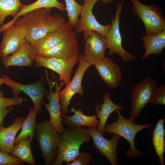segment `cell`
<instances>
[{
	"label": "cell",
	"instance_id": "cell-29",
	"mask_svg": "<svg viewBox=\"0 0 165 165\" xmlns=\"http://www.w3.org/2000/svg\"><path fill=\"white\" fill-rule=\"evenodd\" d=\"M65 10L68 17V21L72 28H75L79 21V16L81 12L82 5L75 0H64Z\"/></svg>",
	"mask_w": 165,
	"mask_h": 165
},
{
	"label": "cell",
	"instance_id": "cell-37",
	"mask_svg": "<svg viewBox=\"0 0 165 165\" xmlns=\"http://www.w3.org/2000/svg\"><path fill=\"white\" fill-rule=\"evenodd\" d=\"M84 0V1H85L86 0Z\"/></svg>",
	"mask_w": 165,
	"mask_h": 165
},
{
	"label": "cell",
	"instance_id": "cell-12",
	"mask_svg": "<svg viewBox=\"0 0 165 165\" xmlns=\"http://www.w3.org/2000/svg\"><path fill=\"white\" fill-rule=\"evenodd\" d=\"M83 35L85 42L83 58L91 66L94 65L105 57L108 48L106 38L93 31L83 32Z\"/></svg>",
	"mask_w": 165,
	"mask_h": 165
},
{
	"label": "cell",
	"instance_id": "cell-8",
	"mask_svg": "<svg viewBox=\"0 0 165 165\" xmlns=\"http://www.w3.org/2000/svg\"><path fill=\"white\" fill-rule=\"evenodd\" d=\"M46 79L50 88L49 93L46 92V96L49 100L48 104L45 103L44 100L42 103L46 108L50 117V121L59 134L63 132L64 128L62 121L61 109L60 104L59 95L60 89L64 84L61 82L59 85L55 79L54 75H52L54 82L49 78L47 72L45 70Z\"/></svg>",
	"mask_w": 165,
	"mask_h": 165
},
{
	"label": "cell",
	"instance_id": "cell-32",
	"mask_svg": "<svg viewBox=\"0 0 165 165\" xmlns=\"http://www.w3.org/2000/svg\"><path fill=\"white\" fill-rule=\"evenodd\" d=\"M24 97L18 96L13 98H6L0 96V109L16 105H21L25 100Z\"/></svg>",
	"mask_w": 165,
	"mask_h": 165
},
{
	"label": "cell",
	"instance_id": "cell-14",
	"mask_svg": "<svg viewBox=\"0 0 165 165\" xmlns=\"http://www.w3.org/2000/svg\"><path fill=\"white\" fill-rule=\"evenodd\" d=\"M93 145L97 152L100 153L109 161L112 165H118L116 149L121 137L114 134L112 138L108 140L105 138L97 127H88Z\"/></svg>",
	"mask_w": 165,
	"mask_h": 165
},
{
	"label": "cell",
	"instance_id": "cell-24",
	"mask_svg": "<svg viewBox=\"0 0 165 165\" xmlns=\"http://www.w3.org/2000/svg\"><path fill=\"white\" fill-rule=\"evenodd\" d=\"M56 8L60 11L64 12L65 10V6L57 0H37L28 5L24 4L17 14L10 21L7 23L9 26L13 24L16 20L19 17L27 13L39 9Z\"/></svg>",
	"mask_w": 165,
	"mask_h": 165
},
{
	"label": "cell",
	"instance_id": "cell-22",
	"mask_svg": "<svg viewBox=\"0 0 165 165\" xmlns=\"http://www.w3.org/2000/svg\"><path fill=\"white\" fill-rule=\"evenodd\" d=\"M103 98V102L101 104L97 103L95 109L96 115L98 118L99 121L97 129L103 135L104 134V126L111 114L117 109H124L122 106L116 105L112 101L108 93H106L104 94Z\"/></svg>",
	"mask_w": 165,
	"mask_h": 165
},
{
	"label": "cell",
	"instance_id": "cell-17",
	"mask_svg": "<svg viewBox=\"0 0 165 165\" xmlns=\"http://www.w3.org/2000/svg\"><path fill=\"white\" fill-rule=\"evenodd\" d=\"M94 65L100 76L110 88L118 87L122 79L119 66L110 58L105 57Z\"/></svg>",
	"mask_w": 165,
	"mask_h": 165
},
{
	"label": "cell",
	"instance_id": "cell-15",
	"mask_svg": "<svg viewBox=\"0 0 165 165\" xmlns=\"http://www.w3.org/2000/svg\"><path fill=\"white\" fill-rule=\"evenodd\" d=\"M26 35L24 28L13 24L5 29L0 44V57L4 58L17 51L26 40Z\"/></svg>",
	"mask_w": 165,
	"mask_h": 165
},
{
	"label": "cell",
	"instance_id": "cell-18",
	"mask_svg": "<svg viewBox=\"0 0 165 165\" xmlns=\"http://www.w3.org/2000/svg\"><path fill=\"white\" fill-rule=\"evenodd\" d=\"M37 54L31 44L26 40L20 48L10 56L2 59L6 68L13 66L32 68Z\"/></svg>",
	"mask_w": 165,
	"mask_h": 165
},
{
	"label": "cell",
	"instance_id": "cell-11",
	"mask_svg": "<svg viewBox=\"0 0 165 165\" xmlns=\"http://www.w3.org/2000/svg\"><path fill=\"white\" fill-rule=\"evenodd\" d=\"M76 34L72 31L56 46L37 55L58 58L67 62L78 61L79 47Z\"/></svg>",
	"mask_w": 165,
	"mask_h": 165
},
{
	"label": "cell",
	"instance_id": "cell-5",
	"mask_svg": "<svg viewBox=\"0 0 165 165\" xmlns=\"http://www.w3.org/2000/svg\"><path fill=\"white\" fill-rule=\"evenodd\" d=\"M132 12L143 21L146 35H153L165 29V18L160 8L151 4L145 5L139 0H130Z\"/></svg>",
	"mask_w": 165,
	"mask_h": 165
},
{
	"label": "cell",
	"instance_id": "cell-21",
	"mask_svg": "<svg viewBox=\"0 0 165 165\" xmlns=\"http://www.w3.org/2000/svg\"><path fill=\"white\" fill-rule=\"evenodd\" d=\"M141 39L145 51L139 59H145L152 54L156 55L162 54L165 46V29L154 35H143Z\"/></svg>",
	"mask_w": 165,
	"mask_h": 165
},
{
	"label": "cell",
	"instance_id": "cell-1",
	"mask_svg": "<svg viewBox=\"0 0 165 165\" xmlns=\"http://www.w3.org/2000/svg\"><path fill=\"white\" fill-rule=\"evenodd\" d=\"M66 22L59 13L52 14L51 9L43 8L19 17L13 24L25 30L26 39L32 45L47 34L59 29Z\"/></svg>",
	"mask_w": 165,
	"mask_h": 165
},
{
	"label": "cell",
	"instance_id": "cell-19",
	"mask_svg": "<svg viewBox=\"0 0 165 165\" xmlns=\"http://www.w3.org/2000/svg\"><path fill=\"white\" fill-rule=\"evenodd\" d=\"M72 31L67 21L59 29L47 34L31 45L38 55L56 46Z\"/></svg>",
	"mask_w": 165,
	"mask_h": 165
},
{
	"label": "cell",
	"instance_id": "cell-4",
	"mask_svg": "<svg viewBox=\"0 0 165 165\" xmlns=\"http://www.w3.org/2000/svg\"><path fill=\"white\" fill-rule=\"evenodd\" d=\"M35 137L45 165H53L57 156L60 139L58 133L50 120L37 123Z\"/></svg>",
	"mask_w": 165,
	"mask_h": 165
},
{
	"label": "cell",
	"instance_id": "cell-25",
	"mask_svg": "<svg viewBox=\"0 0 165 165\" xmlns=\"http://www.w3.org/2000/svg\"><path fill=\"white\" fill-rule=\"evenodd\" d=\"M164 119L160 118L153 131L152 144L161 165H164V154L165 151V130L164 126Z\"/></svg>",
	"mask_w": 165,
	"mask_h": 165
},
{
	"label": "cell",
	"instance_id": "cell-33",
	"mask_svg": "<svg viewBox=\"0 0 165 165\" xmlns=\"http://www.w3.org/2000/svg\"><path fill=\"white\" fill-rule=\"evenodd\" d=\"M92 159L90 154L80 152L73 160L67 165H88Z\"/></svg>",
	"mask_w": 165,
	"mask_h": 165
},
{
	"label": "cell",
	"instance_id": "cell-3",
	"mask_svg": "<svg viewBox=\"0 0 165 165\" xmlns=\"http://www.w3.org/2000/svg\"><path fill=\"white\" fill-rule=\"evenodd\" d=\"M116 111L118 115L116 121L111 124H105L104 132L117 134L127 141L130 147L125 153L126 157L132 159L142 157L144 156V153L135 148V136L138 132L143 129L152 128V124L149 123L136 124L134 120L124 117L122 115L120 110L117 109Z\"/></svg>",
	"mask_w": 165,
	"mask_h": 165
},
{
	"label": "cell",
	"instance_id": "cell-7",
	"mask_svg": "<svg viewBox=\"0 0 165 165\" xmlns=\"http://www.w3.org/2000/svg\"><path fill=\"white\" fill-rule=\"evenodd\" d=\"M157 86L156 81L148 76L134 86L130 98L131 119L134 120L138 117L150 103Z\"/></svg>",
	"mask_w": 165,
	"mask_h": 165
},
{
	"label": "cell",
	"instance_id": "cell-2",
	"mask_svg": "<svg viewBox=\"0 0 165 165\" xmlns=\"http://www.w3.org/2000/svg\"><path fill=\"white\" fill-rule=\"evenodd\" d=\"M59 137L57 156L53 165H61L63 162L67 165L72 162L79 154L81 145L88 142L91 138L88 129L82 127H68Z\"/></svg>",
	"mask_w": 165,
	"mask_h": 165
},
{
	"label": "cell",
	"instance_id": "cell-26",
	"mask_svg": "<svg viewBox=\"0 0 165 165\" xmlns=\"http://www.w3.org/2000/svg\"><path fill=\"white\" fill-rule=\"evenodd\" d=\"M37 111L34 107L29 108L28 115L21 126V131L15 138L14 144L19 143L22 140L28 137L32 141L35 134Z\"/></svg>",
	"mask_w": 165,
	"mask_h": 165
},
{
	"label": "cell",
	"instance_id": "cell-31",
	"mask_svg": "<svg viewBox=\"0 0 165 165\" xmlns=\"http://www.w3.org/2000/svg\"><path fill=\"white\" fill-rule=\"evenodd\" d=\"M24 163L17 158L0 151V165H23Z\"/></svg>",
	"mask_w": 165,
	"mask_h": 165
},
{
	"label": "cell",
	"instance_id": "cell-16",
	"mask_svg": "<svg viewBox=\"0 0 165 165\" xmlns=\"http://www.w3.org/2000/svg\"><path fill=\"white\" fill-rule=\"evenodd\" d=\"M78 61L67 62L62 59L37 55L34 67H43L55 72L60 81L66 85L70 81L73 69Z\"/></svg>",
	"mask_w": 165,
	"mask_h": 165
},
{
	"label": "cell",
	"instance_id": "cell-10",
	"mask_svg": "<svg viewBox=\"0 0 165 165\" xmlns=\"http://www.w3.org/2000/svg\"><path fill=\"white\" fill-rule=\"evenodd\" d=\"M123 3L119 2L117 4L116 11L114 18L112 19L110 28L106 35V39L108 54H118L122 60L126 63L129 61L135 59V57L130 53L127 51L122 46V38L119 28V17L122 11Z\"/></svg>",
	"mask_w": 165,
	"mask_h": 165
},
{
	"label": "cell",
	"instance_id": "cell-28",
	"mask_svg": "<svg viewBox=\"0 0 165 165\" xmlns=\"http://www.w3.org/2000/svg\"><path fill=\"white\" fill-rule=\"evenodd\" d=\"M23 5L20 0H0V27L7 16L15 17Z\"/></svg>",
	"mask_w": 165,
	"mask_h": 165
},
{
	"label": "cell",
	"instance_id": "cell-23",
	"mask_svg": "<svg viewBox=\"0 0 165 165\" xmlns=\"http://www.w3.org/2000/svg\"><path fill=\"white\" fill-rule=\"evenodd\" d=\"M71 111L74 115L69 116L65 115L62 118V123L68 127H82L87 126L97 127L99 123V120L97 119L95 115L88 116L84 114L82 110L80 108L77 109L72 107Z\"/></svg>",
	"mask_w": 165,
	"mask_h": 165
},
{
	"label": "cell",
	"instance_id": "cell-13",
	"mask_svg": "<svg viewBox=\"0 0 165 165\" xmlns=\"http://www.w3.org/2000/svg\"><path fill=\"white\" fill-rule=\"evenodd\" d=\"M99 0H86L82 5L79 20L75 31L80 33L86 31L97 32L105 37L111 26V23L104 25L96 20L93 14L92 10L96 3Z\"/></svg>",
	"mask_w": 165,
	"mask_h": 165
},
{
	"label": "cell",
	"instance_id": "cell-9",
	"mask_svg": "<svg viewBox=\"0 0 165 165\" xmlns=\"http://www.w3.org/2000/svg\"><path fill=\"white\" fill-rule=\"evenodd\" d=\"M2 78L5 81L4 84L11 89L14 97L19 96L20 92H23L31 99L37 114L39 116L41 115L42 111V104L46 93L44 86L43 78H41L37 82L30 84L18 83L6 75H3Z\"/></svg>",
	"mask_w": 165,
	"mask_h": 165
},
{
	"label": "cell",
	"instance_id": "cell-35",
	"mask_svg": "<svg viewBox=\"0 0 165 165\" xmlns=\"http://www.w3.org/2000/svg\"><path fill=\"white\" fill-rule=\"evenodd\" d=\"M5 81L2 78H0V96H3L5 94H4L1 91L0 89L1 86L2 84H4Z\"/></svg>",
	"mask_w": 165,
	"mask_h": 165
},
{
	"label": "cell",
	"instance_id": "cell-27",
	"mask_svg": "<svg viewBox=\"0 0 165 165\" xmlns=\"http://www.w3.org/2000/svg\"><path fill=\"white\" fill-rule=\"evenodd\" d=\"M30 138H26L15 144L9 154L31 165L36 164L32 152Z\"/></svg>",
	"mask_w": 165,
	"mask_h": 165
},
{
	"label": "cell",
	"instance_id": "cell-34",
	"mask_svg": "<svg viewBox=\"0 0 165 165\" xmlns=\"http://www.w3.org/2000/svg\"><path fill=\"white\" fill-rule=\"evenodd\" d=\"M14 108V106L8 108L0 109V129L4 127V120L5 117L9 113L11 112Z\"/></svg>",
	"mask_w": 165,
	"mask_h": 165
},
{
	"label": "cell",
	"instance_id": "cell-30",
	"mask_svg": "<svg viewBox=\"0 0 165 165\" xmlns=\"http://www.w3.org/2000/svg\"><path fill=\"white\" fill-rule=\"evenodd\" d=\"M150 103L156 105H165V85L157 86Z\"/></svg>",
	"mask_w": 165,
	"mask_h": 165
},
{
	"label": "cell",
	"instance_id": "cell-36",
	"mask_svg": "<svg viewBox=\"0 0 165 165\" xmlns=\"http://www.w3.org/2000/svg\"><path fill=\"white\" fill-rule=\"evenodd\" d=\"M102 2L103 4H105L110 3L113 0H100Z\"/></svg>",
	"mask_w": 165,
	"mask_h": 165
},
{
	"label": "cell",
	"instance_id": "cell-20",
	"mask_svg": "<svg viewBox=\"0 0 165 165\" xmlns=\"http://www.w3.org/2000/svg\"><path fill=\"white\" fill-rule=\"evenodd\" d=\"M25 119L17 117L10 126L0 129V151L9 154L14 144L15 137Z\"/></svg>",
	"mask_w": 165,
	"mask_h": 165
},
{
	"label": "cell",
	"instance_id": "cell-6",
	"mask_svg": "<svg viewBox=\"0 0 165 165\" xmlns=\"http://www.w3.org/2000/svg\"><path fill=\"white\" fill-rule=\"evenodd\" d=\"M79 66L72 80L66 85L62 90H60L59 98L61 109L62 118L71 110L68 109L70 102L73 96L79 94L81 96L84 94V92L81 85L84 75L90 65L84 60L83 54L81 53L78 60Z\"/></svg>",
	"mask_w": 165,
	"mask_h": 165
}]
</instances>
